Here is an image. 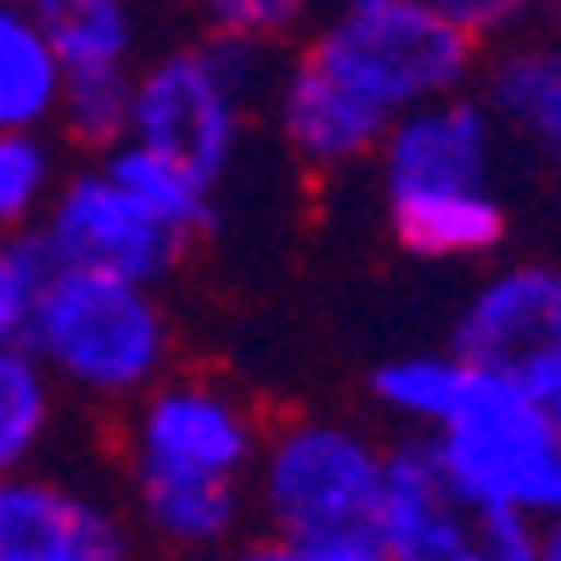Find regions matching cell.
Wrapping results in <instances>:
<instances>
[{
  "mask_svg": "<svg viewBox=\"0 0 561 561\" xmlns=\"http://www.w3.org/2000/svg\"><path fill=\"white\" fill-rule=\"evenodd\" d=\"M534 517L460 489L427 438L388 449L370 511V539L388 561H534Z\"/></svg>",
  "mask_w": 561,
  "mask_h": 561,
  "instance_id": "7",
  "label": "cell"
},
{
  "mask_svg": "<svg viewBox=\"0 0 561 561\" xmlns=\"http://www.w3.org/2000/svg\"><path fill=\"white\" fill-rule=\"evenodd\" d=\"M169 561H230L225 550H192V556H169Z\"/></svg>",
  "mask_w": 561,
  "mask_h": 561,
  "instance_id": "25",
  "label": "cell"
},
{
  "mask_svg": "<svg viewBox=\"0 0 561 561\" xmlns=\"http://www.w3.org/2000/svg\"><path fill=\"white\" fill-rule=\"evenodd\" d=\"M203 12L225 34H253V39H280L293 34L309 12V0H203Z\"/></svg>",
  "mask_w": 561,
  "mask_h": 561,
  "instance_id": "19",
  "label": "cell"
},
{
  "mask_svg": "<svg viewBox=\"0 0 561 561\" xmlns=\"http://www.w3.org/2000/svg\"><path fill=\"white\" fill-rule=\"evenodd\" d=\"M129 192L147 203L163 225H174L180 237H197V230L214 225V185L203 174H192L185 163L152 152V147H140V140H118V147L96 152Z\"/></svg>",
  "mask_w": 561,
  "mask_h": 561,
  "instance_id": "14",
  "label": "cell"
},
{
  "mask_svg": "<svg viewBox=\"0 0 561 561\" xmlns=\"http://www.w3.org/2000/svg\"><path fill=\"white\" fill-rule=\"evenodd\" d=\"M427 7L449 18L472 45H483V39H511L539 12V0H427Z\"/></svg>",
  "mask_w": 561,
  "mask_h": 561,
  "instance_id": "21",
  "label": "cell"
},
{
  "mask_svg": "<svg viewBox=\"0 0 561 561\" xmlns=\"http://www.w3.org/2000/svg\"><path fill=\"white\" fill-rule=\"evenodd\" d=\"M62 185V147L51 129H0V230L34 237Z\"/></svg>",
  "mask_w": 561,
  "mask_h": 561,
  "instance_id": "17",
  "label": "cell"
},
{
  "mask_svg": "<svg viewBox=\"0 0 561 561\" xmlns=\"http://www.w3.org/2000/svg\"><path fill=\"white\" fill-rule=\"evenodd\" d=\"M494 113L483 96H438L399 113L377 140L382 214L410 259H489L505 242V203L494 192Z\"/></svg>",
  "mask_w": 561,
  "mask_h": 561,
  "instance_id": "2",
  "label": "cell"
},
{
  "mask_svg": "<svg viewBox=\"0 0 561 561\" xmlns=\"http://www.w3.org/2000/svg\"><path fill=\"white\" fill-rule=\"evenodd\" d=\"M230 561H388L382 545L370 539V528L359 534H337V539H304V545H287V539H253L242 545Z\"/></svg>",
  "mask_w": 561,
  "mask_h": 561,
  "instance_id": "20",
  "label": "cell"
},
{
  "mask_svg": "<svg viewBox=\"0 0 561 561\" xmlns=\"http://www.w3.org/2000/svg\"><path fill=\"white\" fill-rule=\"evenodd\" d=\"M185 242L192 237H180L174 225H163L102 158L62 174L51 208L34 225L39 259L129 275V280H147V287H158L185 259Z\"/></svg>",
  "mask_w": 561,
  "mask_h": 561,
  "instance_id": "9",
  "label": "cell"
},
{
  "mask_svg": "<svg viewBox=\"0 0 561 561\" xmlns=\"http://www.w3.org/2000/svg\"><path fill=\"white\" fill-rule=\"evenodd\" d=\"M534 561H561V517H545L534 534Z\"/></svg>",
  "mask_w": 561,
  "mask_h": 561,
  "instance_id": "23",
  "label": "cell"
},
{
  "mask_svg": "<svg viewBox=\"0 0 561 561\" xmlns=\"http://www.w3.org/2000/svg\"><path fill=\"white\" fill-rule=\"evenodd\" d=\"M18 7H28V12H39V18H57L62 7H73V0H18Z\"/></svg>",
  "mask_w": 561,
  "mask_h": 561,
  "instance_id": "24",
  "label": "cell"
},
{
  "mask_svg": "<svg viewBox=\"0 0 561 561\" xmlns=\"http://www.w3.org/2000/svg\"><path fill=\"white\" fill-rule=\"evenodd\" d=\"M57 421V382L23 343H0V478L34 466Z\"/></svg>",
  "mask_w": 561,
  "mask_h": 561,
  "instance_id": "15",
  "label": "cell"
},
{
  "mask_svg": "<svg viewBox=\"0 0 561 561\" xmlns=\"http://www.w3.org/2000/svg\"><path fill=\"white\" fill-rule=\"evenodd\" d=\"M483 107L500 129L561 163V39L511 34L483 68Z\"/></svg>",
  "mask_w": 561,
  "mask_h": 561,
  "instance_id": "12",
  "label": "cell"
},
{
  "mask_svg": "<svg viewBox=\"0 0 561 561\" xmlns=\"http://www.w3.org/2000/svg\"><path fill=\"white\" fill-rule=\"evenodd\" d=\"M0 561H135V528L102 494L23 466L0 478Z\"/></svg>",
  "mask_w": 561,
  "mask_h": 561,
  "instance_id": "11",
  "label": "cell"
},
{
  "mask_svg": "<svg viewBox=\"0 0 561 561\" xmlns=\"http://www.w3.org/2000/svg\"><path fill=\"white\" fill-rule=\"evenodd\" d=\"M449 348L517 382L561 421V264L523 259L489 270L466 298Z\"/></svg>",
  "mask_w": 561,
  "mask_h": 561,
  "instance_id": "8",
  "label": "cell"
},
{
  "mask_svg": "<svg viewBox=\"0 0 561 561\" xmlns=\"http://www.w3.org/2000/svg\"><path fill=\"white\" fill-rule=\"evenodd\" d=\"M460 382H466V359L455 348L449 354H393L370 370V399H377L393 421L415 427V438H427L449 415Z\"/></svg>",
  "mask_w": 561,
  "mask_h": 561,
  "instance_id": "16",
  "label": "cell"
},
{
  "mask_svg": "<svg viewBox=\"0 0 561 561\" xmlns=\"http://www.w3.org/2000/svg\"><path fill=\"white\" fill-rule=\"evenodd\" d=\"M388 449L337 415H293L264 433L253 466V511L270 539H337L370 528Z\"/></svg>",
  "mask_w": 561,
  "mask_h": 561,
  "instance_id": "6",
  "label": "cell"
},
{
  "mask_svg": "<svg viewBox=\"0 0 561 561\" xmlns=\"http://www.w3.org/2000/svg\"><path fill=\"white\" fill-rule=\"evenodd\" d=\"M62 57L51 23L39 12L0 0V129H57Z\"/></svg>",
  "mask_w": 561,
  "mask_h": 561,
  "instance_id": "13",
  "label": "cell"
},
{
  "mask_svg": "<svg viewBox=\"0 0 561 561\" xmlns=\"http://www.w3.org/2000/svg\"><path fill=\"white\" fill-rule=\"evenodd\" d=\"M51 23L62 79L68 73H135V18L124 0H73Z\"/></svg>",
  "mask_w": 561,
  "mask_h": 561,
  "instance_id": "18",
  "label": "cell"
},
{
  "mask_svg": "<svg viewBox=\"0 0 561 561\" xmlns=\"http://www.w3.org/2000/svg\"><path fill=\"white\" fill-rule=\"evenodd\" d=\"M460 489L545 523L561 517V421L517 382L466 365L449 415L427 433Z\"/></svg>",
  "mask_w": 561,
  "mask_h": 561,
  "instance_id": "5",
  "label": "cell"
},
{
  "mask_svg": "<svg viewBox=\"0 0 561 561\" xmlns=\"http://www.w3.org/2000/svg\"><path fill=\"white\" fill-rule=\"evenodd\" d=\"M259 444L264 427L237 388L169 370L135 404H124L135 523L169 556L225 550L253 511Z\"/></svg>",
  "mask_w": 561,
  "mask_h": 561,
  "instance_id": "1",
  "label": "cell"
},
{
  "mask_svg": "<svg viewBox=\"0 0 561 561\" xmlns=\"http://www.w3.org/2000/svg\"><path fill=\"white\" fill-rule=\"evenodd\" d=\"M343 12H359V7H388V0H337Z\"/></svg>",
  "mask_w": 561,
  "mask_h": 561,
  "instance_id": "26",
  "label": "cell"
},
{
  "mask_svg": "<svg viewBox=\"0 0 561 561\" xmlns=\"http://www.w3.org/2000/svg\"><path fill=\"white\" fill-rule=\"evenodd\" d=\"M18 343L57 388L118 410L174 370V320L147 280L57 259H39L34 270Z\"/></svg>",
  "mask_w": 561,
  "mask_h": 561,
  "instance_id": "3",
  "label": "cell"
},
{
  "mask_svg": "<svg viewBox=\"0 0 561 561\" xmlns=\"http://www.w3.org/2000/svg\"><path fill=\"white\" fill-rule=\"evenodd\" d=\"M298 57L370 124L388 129L399 113L466 90L478 45L427 0H388V7L337 12Z\"/></svg>",
  "mask_w": 561,
  "mask_h": 561,
  "instance_id": "4",
  "label": "cell"
},
{
  "mask_svg": "<svg viewBox=\"0 0 561 561\" xmlns=\"http://www.w3.org/2000/svg\"><path fill=\"white\" fill-rule=\"evenodd\" d=\"M34 270H39L34 237H7V230H0V343H18L23 337Z\"/></svg>",
  "mask_w": 561,
  "mask_h": 561,
  "instance_id": "22",
  "label": "cell"
},
{
  "mask_svg": "<svg viewBox=\"0 0 561 561\" xmlns=\"http://www.w3.org/2000/svg\"><path fill=\"white\" fill-rule=\"evenodd\" d=\"M242 124H248V102L208 62L203 39L152 57L147 68H135L124 140H140V147L185 163L208 185H219L230 174V163H237Z\"/></svg>",
  "mask_w": 561,
  "mask_h": 561,
  "instance_id": "10",
  "label": "cell"
}]
</instances>
